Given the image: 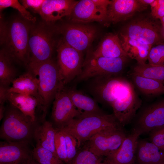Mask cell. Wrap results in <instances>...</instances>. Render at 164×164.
Wrapping results in <instances>:
<instances>
[{"label": "cell", "mask_w": 164, "mask_h": 164, "mask_svg": "<svg viewBox=\"0 0 164 164\" xmlns=\"http://www.w3.org/2000/svg\"><path fill=\"white\" fill-rule=\"evenodd\" d=\"M32 22L21 16L9 22L0 21V43L15 62L26 67L28 64V46Z\"/></svg>", "instance_id": "obj_1"}, {"label": "cell", "mask_w": 164, "mask_h": 164, "mask_svg": "<svg viewBox=\"0 0 164 164\" xmlns=\"http://www.w3.org/2000/svg\"><path fill=\"white\" fill-rule=\"evenodd\" d=\"M35 74L38 80V107L43 112V122L48 108L60 88L64 85L60 74L57 63L52 59L39 63L28 64L26 67Z\"/></svg>", "instance_id": "obj_2"}, {"label": "cell", "mask_w": 164, "mask_h": 164, "mask_svg": "<svg viewBox=\"0 0 164 164\" xmlns=\"http://www.w3.org/2000/svg\"><path fill=\"white\" fill-rule=\"evenodd\" d=\"M120 125L113 114L82 112L63 128L76 139L78 148L100 131L109 127Z\"/></svg>", "instance_id": "obj_3"}, {"label": "cell", "mask_w": 164, "mask_h": 164, "mask_svg": "<svg viewBox=\"0 0 164 164\" xmlns=\"http://www.w3.org/2000/svg\"><path fill=\"white\" fill-rule=\"evenodd\" d=\"M37 125L29 117L10 105L7 108L0 129V138L4 141L30 143Z\"/></svg>", "instance_id": "obj_4"}, {"label": "cell", "mask_w": 164, "mask_h": 164, "mask_svg": "<svg viewBox=\"0 0 164 164\" xmlns=\"http://www.w3.org/2000/svg\"><path fill=\"white\" fill-rule=\"evenodd\" d=\"M52 23L44 21L32 23L28 43V65L52 59L56 29Z\"/></svg>", "instance_id": "obj_5"}, {"label": "cell", "mask_w": 164, "mask_h": 164, "mask_svg": "<svg viewBox=\"0 0 164 164\" xmlns=\"http://www.w3.org/2000/svg\"><path fill=\"white\" fill-rule=\"evenodd\" d=\"M157 20L148 18L136 19L126 25L120 35L152 46L164 43L163 27Z\"/></svg>", "instance_id": "obj_6"}, {"label": "cell", "mask_w": 164, "mask_h": 164, "mask_svg": "<svg viewBox=\"0 0 164 164\" xmlns=\"http://www.w3.org/2000/svg\"><path fill=\"white\" fill-rule=\"evenodd\" d=\"M128 58H110L89 55L84 62L81 73L77 79L82 81L98 76H118L124 70Z\"/></svg>", "instance_id": "obj_7"}, {"label": "cell", "mask_w": 164, "mask_h": 164, "mask_svg": "<svg viewBox=\"0 0 164 164\" xmlns=\"http://www.w3.org/2000/svg\"><path fill=\"white\" fill-rule=\"evenodd\" d=\"M121 126L110 127L100 131L84 144V148L98 156H108L118 149L127 135Z\"/></svg>", "instance_id": "obj_8"}, {"label": "cell", "mask_w": 164, "mask_h": 164, "mask_svg": "<svg viewBox=\"0 0 164 164\" xmlns=\"http://www.w3.org/2000/svg\"><path fill=\"white\" fill-rule=\"evenodd\" d=\"M57 45V63L61 80L65 85L81 73L84 63L82 52L69 46L62 39Z\"/></svg>", "instance_id": "obj_9"}, {"label": "cell", "mask_w": 164, "mask_h": 164, "mask_svg": "<svg viewBox=\"0 0 164 164\" xmlns=\"http://www.w3.org/2000/svg\"><path fill=\"white\" fill-rule=\"evenodd\" d=\"M93 78L90 86L92 94L98 101L111 106L125 92L130 83L118 76H98Z\"/></svg>", "instance_id": "obj_10"}, {"label": "cell", "mask_w": 164, "mask_h": 164, "mask_svg": "<svg viewBox=\"0 0 164 164\" xmlns=\"http://www.w3.org/2000/svg\"><path fill=\"white\" fill-rule=\"evenodd\" d=\"M57 29L67 44L82 52L90 45L95 38L96 30L93 27L81 24L67 23Z\"/></svg>", "instance_id": "obj_11"}, {"label": "cell", "mask_w": 164, "mask_h": 164, "mask_svg": "<svg viewBox=\"0 0 164 164\" xmlns=\"http://www.w3.org/2000/svg\"><path fill=\"white\" fill-rule=\"evenodd\" d=\"M81 113L73 105L65 85L61 87L53 103L51 117L54 127L58 129L63 128Z\"/></svg>", "instance_id": "obj_12"}, {"label": "cell", "mask_w": 164, "mask_h": 164, "mask_svg": "<svg viewBox=\"0 0 164 164\" xmlns=\"http://www.w3.org/2000/svg\"><path fill=\"white\" fill-rule=\"evenodd\" d=\"M142 104V101L130 83L125 92L111 104L113 114L121 126L130 123Z\"/></svg>", "instance_id": "obj_13"}, {"label": "cell", "mask_w": 164, "mask_h": 164, "mask_svg": "<svg viewBox=\"0 0 164 164\" xmlns=\"http://www.w3.org/2000/svg\"><path fill=\"white\" fill-rule=\"evenodd\" d=\"M164 127V99L145 107L139 114L133 129L141 134Z\"/></svg>", "instance_id": "obj_14"}, {"label": "cell", "mask_w": 164, "mask_h": 164, "mask_svg": "<svg viewBox=\"0 0 164 164\" xmlns=\"http://www.w3.org/2000/svg\"><path fill=\"white\" fill-rule=\"evenodd\" d=\"M29 143L22 142H0V164H26L32 157Z\"/></svg>", "instance_id": "obj_15"}, {"label": "cell", "mask_w": 164, "mask_h": 164, "mask_svg": "<svg viewBox=\"0 0 164 164\" xmlns=\"http://www.w3.org/2000/svg\"><path fill=\"white\" fill-rule=\"evenodd\" d=\"M147 6L139 0H112L110 1L108 10L106 22L117 23L124 21L137 12L143 11Z\"/></svg>", "instance_id": "obj_16"}, {"label": "cell", "mask_w": 164, "mask_h": 164, "mask_svg": "<svg viewBox=\"0 0 164 164\" xmlns=\"http://www.w3.org/2000/svg\"><path fill=\"white\" fill-rule=\"evenodd\" d=\"M141 135L133 129L118 149L106 157L104 162L106 164H135L137 145Z\"/></svg>", "instance_id": "obj_17"}, {"label": "cell", "mask_w": 164, "mask_h": 164, "mask_svg": "<svg viewBox=\"0 0 164 164\" xmlns=\"http://www.w3.org/2000/svg\"><path fill=\"white\" fill-rule=\"evenodd\" d=\"M107 15V13L99 8L94 0H82L77 1L69 17L75 22H106Z\"/></svg>", "instance_id": "obj_18"}, {"label": "cell", "mask_w": 164, "mask_h": 164, "mask_svg": "<svg viewBox=\"0 0 164 164\" xmlns=\"http://www.w3.org/2000/svg\"><path fill=\"white\" fill-rule=\"evenodd\" d=\"M77 2L72 0H45L39 14L43 21L52 23L69 17Z\"/></svg>", "instance_id": "obj_19"}, {"label": "cell", "mask_w": 164, "mask_h": 164, "mask_svg": "<svg viewBox=\"0 0 164 164\" xmlns=\"http://www.w3.org/2000/svg\"><path fill=\"white\" fill-rule=\"evenodd\" d=\"M164 163V151L151 142L138 140L135 164H161Z\"/></svg>", "instance_id": "obj_20"}, {"label": "cell", "mask_w": 164, "mask_h": 164, "mask_svg": "<svg viewBox=\"0 0 164 164\" xmlns=\"http://www.w3.org/2000/svg\"><path fill=\"white\" fill-rule=\"evenodd\" d=\"M90 55L110 58L127 57L122 48L120 37L117 34L113 33L105 36L96 50Z\"/></svg>", "instance_id": "obj_21"}, {"label": "cell", "mask_w": 164, "mask_h": 164, "mask_svg": "<svg viewBox=\"0 0 164 164\" xmlns=\"http://www.w3.org/2000/svg\"><path fill=\"white\" fill-rule=\"evenodd\" d=\"M120 38L122 48L128 58L135 60L137 64L146 63L152 46L120 35Z\"/></svg>", "instance_id": "obj_22"}, {"label": "cell", "mask_w": 164, "mask_h": 164, "mask_svg": "<svg viewBox=\"0 0 164 164\" xmlns=\"http://www.w3.org/2000/svg\"><path fill=\"white\" fill-rule=\"evenodd\" d=\"M12 84V86L8 88V92L33 96L37 98L38 104V80L37 76L32 71L28 70L26 73L15 78Z\"/></svg>", "instance_id": "obj_23"}, {"label": "cell", "mask_w": 164, "mask_h": 164, "mask_svg": "<svg viewBox=\"0 0 164 164\" xmlns=\"http://www.w3.org/2000/svg\"><path fill=\"white\" fill-rule=\"evenodd\" d=\"M58 129L52 122L46 121L40 125H36L35 129L33 138L36 145L48 150L57 155L55 147V140Z\"/></svg>", "instance_id": "obj_24"}, {"label": "cell", "mask_w": 164, "mask_h": 164, "mask_svg": "<svg viewBox=\"0 0 164 164\" xmlns=\"http://www.w3.org/2000/svg\"><path fill=\"white\" fill-rule=\"evenodd\" d=\"M7 101L10 105L18 109L24 114L36 122L35 110L38 101L35 97L29 95L14 92H8Z\"/></svg>", "instance_id": "obj_25"}, {"label": "cell", "mask_w": 164, "mask_h": 164, "mask_svg": "<svg viewBox=\"0 0 164 164\" xmlns=\"http://www.w3.org/2000/svg\"><path fill=\"white\" fill-rule=\"evenodd\" d=\"M67 91L73 105L82 112L104 113L94 99L73 88L67 89Z\"/></svg>", "instance_id": "obj_26"}, {"label": "cell", "mask_w": 164, "mask_h": 164, "mask_svg": "<svg viewBox=\"0 0 164 164\" xmlns=\"http://www.w3.org/2000/svg\"><path fill=\"white\" fill-rule=\"evenodd\" d=\"M15 61L10 54L4 48L0 52V85L9 87L17 77V72L14 66Z\"/></svg>", "instance_id": "obj_27"}, {"label": "cell", "mask_w": 164, "mask_h": 164, "mask_svg": "<svg viewBox=\"0 0 164 164\" xmlns=\"http://www.w3.org/2000/svg\"><path fill=\"white\" fill-rule=\"evenodd\" d=\"M130 74L135 85L145 94L156 95L164 94V85L163 83L132 72Z\"/></svg>", "instance_id": "obj_28"}, {"label": "cell", "mask_w": 164, "mask_h": 164, "mask_svg": "<svg viewBox=\"0 0 164 164\" xmlns=\"http://www.w3.org/2000/svg\"><path fill=\"white\" fill-rule=\"evenodd\" d=\"M131 72L163 83L164 82V65L153 66L149 63L137 64L133 67Z\"/></svg>", "instance_id": "obj_29"}, {"label": "cell", "mask_w": 164, "mask_h": 164, "mask_svg": "<svg viewBox=\"0 0 164 164\" xmlns=\"http://www.w3.org/2000/svg\"><path fill=\"white\" fill-rule=\"evenodd\" d=\"M32 153L33 159L40 164H64L53 152L39 146L36 145Z\"/></svg>", "instance_id": "obj_30"}, {"label": "cell", "mask_w": 164, "mask_h": 164, "mask_svg": "<svg viewBox=\"0 0 164 164\" xmlns=\"http://www.w3.org/2000/svg\"><path fill=\"white\" fill-rule=\"evenodd\" d=\"M102 157L98 156L87 149L83 148L66 164H101Z\"/></svg>", "instance_id": "obj_31"}, {"label": "cell", "mask_w": 164, "mask_h": 164, "mask_svg": "<svg viewBox=\"0 0 164 164\" xmlns=\"http://www.w3.org/2000/svg\"><path fill=\"white\" fill-rule=\"evenodd\" d=\"M11 7L18 10L21 15L27 20L34 23L36 22V19L17 0H0V10L1 12L4 9Z\"/></svg>", "instance_id": "obj_32"}, {"label": "cell", "mask_w": 164, "mask_h": 164, "mask_svg": "<svg viewBox=\"0 0 164 164\" xmlns=\"http://www.w3.org/2000/svg\"><path fill=\"white\" fill-rule=\"evenodd\" d=\"M148 60L153 66L164 65V43L153 46L149 52Z\"/></svg>", "instance_id": "obj_33"}, {"label": "cell", "mask_w": 164, "mask_h": 164, "mask_svg": "<svg viewBox=\"0 0 164 164\" xmlns=\"http://www.w3.org/2000/svg\"><path fill=\"white\" fill-rule=\"evenodd\" d=\"M55 147L56 155L63 163L68 162L65 138L63 131L58 129L56 135Z\"/></svg>", "instance_id": "obj_34"}, {"label": "cell", "mask_w": 164, "mask_h": 164, "mask_svg": "<svg viewBox=\"0 0 164 164\" xmlns=\"http://www.w3.org/2000/svg\"><path fill=\"white\" fill-rule=\"evenodd\" d=\"M59 130L63 131L65 138L68 162L74 157L77 153V141L76 138L68 132L63 130Z\"/></svg>", "instance_id": "obj_35"}, {"label": "cell", "mask_w": 164, "mask_h": 164, "mask_svg": "<svg viewBox=\"0 0 164 164\" xmlns=\"http://www.w3.org/2000/svg\"><path fill=\"white\" fill-rule=\"evenodd\" d=\"M151 7V15L154 19L160 20L164 17V0H155Z\"/></svg>", "instance_id": "obj_36"}, {"label": "cell", "mask_w": 164, "mask_h": 164, "mask_svg": "<svg viewBox=\"0 0 164 164\" xmlns=\"http://www.w3.org/2000/svg\"><path fill=\"white\" fill-rule=\"evenodd\" d=\"M45 0H22L21 4L26 9H29L34 12L39 14Z\"/></svg>", "instance_id": "obj_37"}, {"label": "cell", "mask_w": 164, "mask_h": 164, "mask_svg": "<svg viewBox=\"0 0 164 164\" xmlns=\"http://www.w3.org/2000/svg\"><path fill=\"white\" fill-rule=\"evenodd\" d=\"M9 87L0 85V105H4L5 103L7 101V95Z\"/></svg>", "instance_id": "obj_38"}, {"label": "cell", "mask_w": 164, "mask_h": 164, "mask_svg": "<svg viewBox=\"0 0 164 164\" xmlns=\"http://www.w3.org/2000/svg\"><path fill=\"white\" fill-rule=\"evenodd\" d=\"M6 110L4 105H0V121L3 119Z\"/></svg>", "instance_id": "obj_39"}, {"label": "cell", "mask_w": 164, "mask_h": 164, "mask_svg": "<svg viewBox=\"0 0 164 164\" xmlns=\"http://www.w3.org/2000/svg\"><path fill=\"white\" fill-rule=\"evenodd\" d=\"M155 0H139V1L142 4L145 5L150 6L154 3Z\"/></svg>", "instance_id": "obj_40"}, {"label": "cell", "mask_w": 164, "mask_h": 164, "mask_svg": "<svg viewBox=\"0 0 164 164\" xmlns=\"http://www.w3.org/2000/svg\"><path fill=\"white\" fill-rule=\"evenodd\" d=\"M26 164H40L35 160H34L33 158L31 159Z\"/></svg>", "instance_id": "obj_41"}, {"label": "cell", "mask_w": 164, "mask_h": 164, "mask_svg": "<svg viewBox=\"0 0 164 164\" xmlns=\"http://www.w3.org/2000/svg\"><path fill=\"white\" fill-rule=\"evenodd\" d=\"M160 21L162 25H164V17L160 20Z\"/></svg>", "instance_id": "obj_42"}, {"label": "cell", "mask_w": 164, "mask_h": 164, "mask_svg": "<svg viewBox=\"0 0 164 164\" xmlns=\"http://www.w3.org/2000/svg\"><path fill=\"white\" fill-rule=\"evenodd\" d=\"M163 142L164 147V127H163Z\"/></svg>", "instance_id": "obj_43"}, {"label": "cell", "mask_w": 164, "mask_h": 164, "mask_svg": "<svg viewBox=\"0 0 164 164\" xmlns=\"http://www.w3.org/2000/svg\"><path fill=\"white\" fill-rule=\"evenodd\" d=\"M101 164H106L104 161Z\"/></svg>", "instance_id": "obj_44"}, {"label": "cell", "mask_w": 164, "mask_h": 164, "mask_svg": "<svg viewBox=\"0 0 164 164\" xmlns=\"http://www.w3.org/2000/svg\"><path fill=\"white\" fill-rule=\"evenodd\" d=\"M162 25V26L163 27V29H164V25Z\"/></svg>", "instance_id": "obj_45"}, {"label": "cell", "mask_w": 164, "mask_h": 164, "mask_svg": "<svg viewBox=\"0 0 164 164\" xmlns=\"http://www.w3.org/2000/svg\"><path fill=\"white\" fill-rule=\"evenodd\" d=\"M164 164V163H162V164Z\"/></svg>", "instance_id": "obj_46"}]
</instances>
